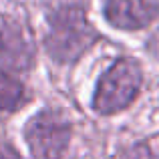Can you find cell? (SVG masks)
<instances>
[{
	"label": "cell",
	"mask_w": 159,
	"mask_h": 159,
	"mask_svg": "<svg viewBox=\"0 0 159 159\" xmlns=\"http://www.w3.org/2000/svg\"><path fill=\"white\" fill-rule=\"evenodd\" d=\"M48 24L47 51L58 62H75L97 39L79 6H61L48 16Z\"/></svg>",
	"instance_id": "obj_1"
},
{
	"label": "cell",
	"mask_w": 159,
	"mask_h": 159,
	"mask_svg": "<svg viewBox=\"0 0 159 159\" xmlns=\"http://www.w3.org/2000/svg\"><path fill=\"white\" fill-rule=\"evenodd\" d=\"M141 89V69L131 58H121L101 77L93 105L99 113H119L133 103Z\"/></svg>",
	"instance_id": "obj_2"
},
{
	"label": "cell",
	"mask_w": 159,
	"mask_h": 159,
	"mask_svg": "<svg viewBox=\"0 0 159 159\" xmlns=\"http://www.w3.org/2000/svg\"><path fill=\"white\" fill-rule=\"evenodd\" d=\"M26 143L34 159H66L70 125L54 111H43L26 125Z\"/></svg>",
	"instance_id": "obj_3"
},
{
	"label": "cell",
	"mask_w": 159,
	"mask_h": 159,
	"mask_svg": "<svg viewBox=\"0 0 159 159\" xmlns=\"http://www.w3.org/2000/svg\"><path fill=\"white\" fill-rule=\"evenodd\" d=\"M159 14V0H107L105 16L117 28L137 30L147 26Z\"/></svg>",
	"instance_id": "obj_4"
},
{
	"label": "cell",
	"mask_w": 159,
	"mask_h": 159,
	"mask_svg": "<svg viewBox=\"0 0 159 159\" xmlns=\"http://www.w3.org/2000/svg\"><path fill=\"white\" fill-rule=\"evenodd\" d=\"M0 57L16 69H26L30 62V44L22 36V30L14 24L6 22L0 28Z\"/></svg>",
	"instance_id": "obj_5"
},
{
	"label": "cell",
	"mask_w": 159,
	"mask_h": 159,
	"mask_svg": "<svg viewBox=\"0 0 159 159\" xmlns=\"http://www.w3.org/2000/svg\"><path fill=\"white\" fill-rule=\"evenodd\" d=\"M22 99H24L22 85L0 70V109L4 113H10L16 107H20Z\"/></svg>",
	"instance_id": "obj_6"
},
{
	"label": "cell",
	"mask_w": 159,
	"mask_h": 159,
	"mask_svg": "<svg viewBox=\"0 0 159 159\" xmlns=\"http://www.w3.org/2000/svg\"><path fill=\"white\" fill-rule=\"evenodd\" d=\"M123 159H159V151L149 143H137L125 153Z\"/></svg>",
	"instance_id": "obj_7"
},
{
	"label": "cell",
	"mask_w": 159,
	"mask_h": 159,
	"mask_svg": "<svg viewBox=\"0 0 159 159\" xmlns=\"http://www.w3.org/2000/svg\"><path fill=\"white\" fill-rule=\"evenodd\" d=\"M0 159H20V157H18V153H16L10 145L0 143Z\"/></svg>",
	"instance_id": "obj_8"
},
{
	"label": "cell",
	"mask_w": 159,
	"mask_h": 159,
	"mask_svg": "<svg viewBox=\"0 0 159 159\" xmlns=\"http://www.w3.org/2000/svg\"><path fill=\"white\" fill-rule=\"evenodd\" d=\"M0 113H4V111H2V109H0Z\"/></svg>",
	"instance_id": "obj_9"
}]
</instances>
